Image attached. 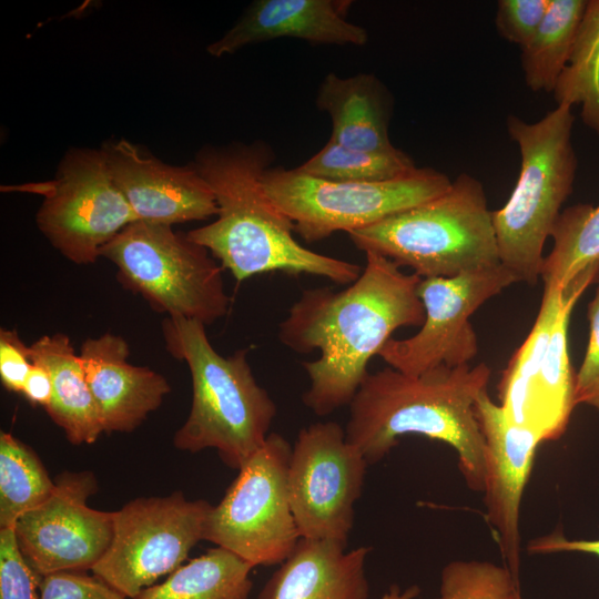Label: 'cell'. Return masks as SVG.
Segmentation results:
<instances>
[{
  "mask_svg": "<svg viewBox=\"0 0 599 599\" xmlns=\"http://www.w3.org/2000/svg\"><path fill=\"white\" fill-rule=\"evenodd\" d=\"M366 264L347 288H306L278 325L283 345L298 354L319 352L302 365L309 377L303 403L317 416L349 405L392 334L422 326L425 308L417 294L422 277L392 260L365 252Z\"/></svg>",
  "mask_w": 599,
  "mask_h": 599,
  "instance_id": "obj_1",
  "label": "cell"
},
{
  "mask_svg": "<svg viewBox=\"0 0 599 599\" xmlns=\"http://www.w3.org/2000/svg\"><path fill=\"white\" fill-rule=\"evenodd\" d=\"M273 156L263 142L202 150L194 166L214 193L217 214L187 237L204 246L237 282L282 272L352 284L363 268L301 245L292 221L265 193L262 175Z\"/></svg>",
  "mask_w": 599,
  "mask_h": 599,
  "instance_id": "obj_2",
  "label": "cell"
},
{
  "mask_svg": "<svg viewBox=\"0 0 599 599\" xmlns=\"http://www.w3.org/2000/svg\"><path fill=\"white\" fill-rule=\"evenodd\" d=\"M490 375L485 363L439 366L416 376L392 367L368 373L348 405L346 439L369 465L387 456L404 435L443 441L457 453L468 488L483 491L485 440L475 403Z\"/></svg>",
  "mask_w": 599,
  "mask_h": 599,
  "instance_id": "obj_3",
  "label": "cell"
},
{
  "mask_svg": "<svg viewBox=\"0 0 599 599\" xmlns=\"http://www.w3.org/2000/svg\"><path fill=\"white\" fill-rule=\"evenodd\" d=\"M166 351L183 361L192 380V403L173 445L182 451L217 450L222 460L240 469L265 443L276 405L256 382L247 349L229 357L219 354L205 325L166 316L162 322Z\"/></svg>",
  "mask_w": 599,
  "mask_h": 599,
  "instance_id": "obj_4",
  "label": "cell"
},
{
  "mask_svg": "<svg viewBox=\"0 0 599 599\" xmlns=\"http://www.w3.org/2000/svg\"><path fill=\"white\" fill-rule=\"evenodd\" d=\"M573 122L568 104H557L532 123L514 114L506 120L519 149L520 170L506 204L493 211V222L500 263L528 285L540 278L545 242L573 189L578 169Z\"/></svg>",
  "mask_w": 599,
  "mask_h": 599,
  "instance_id": "obj_5",
  "label": "cell"
},
{
  "mask_svg": "<svg viewBox=\"0 0 599 599\" xmlns=\"http://www.w3.org/2000/svg\"><path fill=\"white\" fill-rule=\"evenodd\" d=\"M347 234L364 253L383 255L422 278L500 264L484 185L465 172L440 195Z\"/></svg>",
  "mask_w": 599,
  "mask_h": 599,
  "instance_id": "obj_6",
  "label": "cell"
},
{
  "mask_svg": "<svg viewBox=\"0 0 599 599\" xmlns=\"http://www.w3.org/2000/svg\"><path fill=\"white\" fill-rule=\"evenodd\" d=\"M101 256L115 265L119 283L155 312L205 326L229 312L224 268L172 225L135 221L101 250Z\"/></svg>",
  "mask_w": 599,
  "mask_h": 599,
  "instance_id": "obj_7",
  "label": "cell"
},
{
  "mask_svg": "<svg viewBox=\"0 0 599 599\" xmlns=\"http://www.w3.org/2000/svg\"><path fill=\"white\" fill-rule=\"evenodd\" d=\"M262 184L270 200L292 221L295 233L313 243L425 203L444 193L451 181L432 167H417L380 182H336L270 166Z\"/></svg>",
  "mask_w": 599,
  "mask_h": 599,
  "instance_id": "obj_8",
  "label": "cell"
},
{
  "mask_svg": "<svg viewBox=\"0 0 599 599\" xmlns=\"http://www.w3.org/2000/svg\"><path fill=\"white\" fill-rule=\"evenodd\" d=\"M292 446L271 433L238 469L222 500L212 506L203 540L226 549L253 568L281 565L301 539L287 493Z\"/></svg>",
  "mask_w": 599,
  "mask_h": 599,
  "instance_id": "obj_9",
  "label": "cell"
},
{
  "mask_svg": "<svg viewBox=\"0 0 599 599\" xmlns=\"http://www.w3.org/2000/svg\"><path fill=\"white\" fill-rule=\"evenodd\" d=\"M212 506L187 500L182 491L131 500L113 511L111 544L92 573L134 599L183 565L204 538Z\"/></svg>",
  "mask_w": 599,
  "mask_h": 599,
  "instance_id": "obj_10",
  "label": "cell"
},
{
  "mask_svg": "<svg viewBox=\"0 0 599 599\" xmlns=\"http://www.w3.org/2000/svg\"><path fill=\"white\" fill-rule=\"evenodd\" d=\"M11 189L43 196L38 227L74 264L94 263L118 233L138 221L112 177L102 149L72 150L53 180Z\"/></svg>",
  "mask_w": 599,
  "mask_h": 599,
  "instance_id": "obj_11",
  "label": "cell"
},
{
  "mask_svg": "<svg viewBox=\"0 0 599 599\" xmlns=\"http://www.w3.org/2000/svg\"><path fill=\"white\" fill-rule=\"evenodd\" d=\"M368 465L336 422L300 430L288 463L287 493L301 538L347 546Z\"/></svg>",
  "mask_w": 599,
  "mask_h": 599,
  "instance_id": "obj_12",
  "label": "cell"
},
{
  "mask_svg": "<svg viewBox=\"0 0 599 599\" xmlns=\"http://www.w3.org/2000/svg\"><path fill=\"white\" fill-rule=\"evenodd\" d=\"M517 277L501 263L453 277L422 278L417 294L425 308L420 329L405 339L390 338L378 356L389 367L416 376L439 366L469 365L478 353L470 316Z\"/></svg>",
  "mask_w": 599,
  "mask_h": 599,
  "instance_id": "obj_13",
  "label": "cell"
},
{
  "mask_svg": "<svg viewBox=\"0 0 599 599\" xmlns=\"http://www.w3.org/2000/svg\"><path fill=\"white\" fill-rule=\"evenodd\" d=\"M54 483L50 497L14 525L20 551L41 578L92 570L113 537V511L88 506L98 490L93 471L65 470Z\"/></svg>",
  "mask_w": 599,
  "mask_h": 599,
  "instance_id": "obj_14",
  "label": "cell"
},
{
  "mask_svg": "<svg viewBox=\"0 0 599 599\" xmlns=\"http://www.w3.org/2000/svg\"><path fill=\"white\" fill-rule=\"evenodd\" d=\"M485 440L484 502L487 520L496 530L506 566L519 579V516L536 450L542 443L531 429L507 420L487 389L475 403Z\"/></svg>",
  "mask_w": 599,
  "mask_h": 599,
  "instance_id": "obj_15",
  "label": "cell"
},
{
  "mask_svg": "<svg viewBox=\"0 0 599 599\" xmlns=\"http://www.w3.org/2000/svg\"><path fill=\"white\" fill-rule=\"evenodd\" d=\"M102 151L138 221L173 225L216 216L214 193L194 165L165 164L124 139Z\"/></svg>",
  "mask_w": 599,
  "mask_h": 599,
  "instance_id": "obj_16",
  "label": "cell"
},
{
  "mask_svg": "<svg viewBox=\"0 0 599 599\" xmlns=\"http://www.w3.org/2000/svg\"><path fill=\"white\" fill-rule=\"evenodd\" d=\"M79 353L103 433L133 432L171 392L162 374L129 362L130 346L120 335L87 338Z\"/></svg>",
  "mask_w": 599,
  "mask_h": 599,
  "instance_id": "obj_17",
  "label": "cell"
},
{
  "mask_svg": "<svg viewBox=\"0 0 599 599\" xmlns=\"http://www.w3.org/2000/svg\"><path fill=\"white\" fill-rule=\"evenodd\" d=\"M351 4L346 0H256L232 29L207 47V52L221 58L244 45L280 38L364 45L367 31L346 19Z\"/></svg>",
  "mask_w": 599,
  "mask_h": 599,
  "instance_id": "obj_18",
  "label": "cell"
},
{
  "mask_svg": "<svg viewBox=\"0 0 599 599\" xmlns=\"http://www.w3.org/2000/svg\"><path fill=\"white\" fill-rule=\"evenodd\" d=\"M369 547L301 538L257 599H368L365 562Z\"/></svg>",
  "mask_w": 599,
  "mask_h": 599,
  "instance_id": "obj_19",
  "label": "cell"
},
{
  "mask_svg": "<svg viewBox=\"0 0 599 599\" xmlns=\"http://www.w3.org/2000/svg\"><path fill=\"white\" fill-rule=\"evenodd\" d=\"M598 275L599 264H595L565 288L564 301L529 395L524 427L535 432L542 443L564 435L576 407L575 374L568 349L569 319L575 304Z\"/></svg>",
  "mask_w": 599,
  "mask_h": 599,
  "instance_id": "obj_20",
  "label": "cell"
},
{
  "mask_svg": "<svg viewBox=\"0 0 599 599\" xmlns=\"http://www.w3.org/2000/svg\"><path fill=\"white\" fill-rule=\"evenodd\" d=\"M393 98L372 73L342 78L328 73L322 81L316 105L332 122L331 140L355 150L388 152L396 149L389 138Z\"/></svg>",
  "mask_w": 599,
  "mask_h": 599,
  "instance_id": "obj_21",
  "label": "cell"
},
{
  "mask_svg": "<svg viewBox=\"0 0 599 599\" xmlns=\"http://www.w3.org/2000/svg\"><path fill=\"white\" fill-rule=\"evenodd\" d=\"M32 359L42 364L52 379L49 417L72 445L93 444L103 433L80 353L63 333L43 335L30 345Z\"/></svg>",
  "mask_w": 599,
  "mask_h": 599,
  "instance_id": "obj_22",
  "label": "cell"
},
{
  "mask_svg": "<svg viewBox=\"0 0 599 599\" xmlns=\"http://www.w3.org/2000/svg\"><path fill=\"white\" fill-rule=\"evenodd\" d=\"M252 569L233 552L212 548L134 599H247L253 587Z\"/></svg>",
  "mask_w": 599,
  "mask_h": 599,
  "instance_id": "obj_23",
  "label": "cell"
},
{
  "mask_svg": "<svg viewBox=\"0 0 599 599\" xmlns=\"http://www.w3.org/2000/svg\"><path fill=\"white\" fill-rule=\"evenodd\" d=\"M588 0H549L531 39L521 47L526 85L552 93L571 57Z\"/></svg>",
  "mask_w": 599,
  "mask_h": 599,
  "instance_id": "obj_24",
  "label": "cell"
},
{
  "mask_svg": "<svg viewBox=\"0 0 599 599\" xmlns=\"http://www.w3.org/2000/svg\"><path fill=\"white\" fill-rule=\"evenodd\" d=\"M565 288L544 285L534 326L504 369L498 389L500 407L511 424L524 427L525 412L558 317Z\"/></svg>",
  "mask_w": 599,
  "mask_h": 599,
  "instance_id": "obj_25",
  "label": "cell"
},
{
  "mask_svg": "<svg viewBox=\"0 0 599 599\" xmlns=\"http://www.w3.org/2000/svg\"><path fill=\"white\" fill-rule=\"evenodd\" d=\"M550 236L554 246L540 278L544 285L566 288L582 271L599 264V205L579 203L562 210Z\"/></svg>",
  "mask_w": 599,
  "mask_h": 599,
  "instance_id": "obj_26",
  "label": "cell"
},
{
  "mask_svg": "<svg viewBox=\"0 0 599 599\" xmlns=\"http://www.w3.org/2000/svg\"><path fill=\"white\" fill-rule=\"evenodd\" d=\"M55 487L35 451L12 434L0 433V528L14 527Z\"/></svg>",
  "mask_w": 599,
  "mask_h": 599,
  "instance_id": "obj_27",
  "label": "cell"
},
{
  "mask_svg": "<svg viewBox=\"0 0 599 599\" xmlns=\"http://www.w3.org/2000/svg\"><path fill=\"white\" fill-rule=\"evenodd\" d=\"M554 97L581 106V120L599 136V0H588L576 43Z\"/></svg>",
  "mask_w": 599,
  "mask_h": 599,
  "instance_id": "obj_28",
  "label": "cell"
},
{
  "mask_svg": "<svg viewBox=\"0 0 599 599\" xmlns=\"http://www.w3.org/2000/svg\"><path fill=\"white\" fill-rule=\"evenodd\" d=\"M416 169L413 159L397 148L388 152L362 151L331 139L317 153L295 167L303 174L336 182H380Z\"/></svg>",
  "mask_w": 599,
  "mask_h": 599,
  "instance_id": "obj_29",
  "label": "cell"
},
{
  "mask_svg": "<svg viewBox=\"0 0 599 599\" xmlns=\"http://www.w3.org/2000/svg\"><path fill=\"white\" fill-rule=\"evenodd\" d=\"M436 599H522L519 579L506 565L453 560L440 572Z\"/></svg>",
  "mask_w": 599,
  "mask_h": 599,
  "instance_id": "obj_30",
  "label": "cell"
},
{
  "mask_svg": "<svg viewBox=\"0 0 599 599\" xmlns=\"http://www.w3.org/2000/svg\"><path fill=\"white\" fill-rule=\"evenodd\" d=\"M41 579L20 551L14 527L0 528V599H39Z\"/></svg>",
  "mask_w": 599,
  "mask_h": 599,
  "instance_id": "obj_31",
  "label": "cell"
},
{
  "mask_svg": "<svg viewBox=\"0 0 599 599\" xmlns=\"http://www.w3.org/2000/svg\"><path fill=\"white\" fill-rule=\"evenodd\" d=\"M549 0H499L495 24L505 40L524 47L540 26Z\"/></svg>",
  "mask_w": 599,
  "mask_h": 599,
  "instance_id": "obj_32",
  "label": "cell"
},
{
  "mask_svg": "<svg viewBox=\"0 0 599 599\" xmlns=\"http://www.w3.org/2000/svg\"><path fill=\"white\" fill-rule=\"evenodd\" d=\"M39 599H129L92 573L62 571L42 577Z\"/></svg>",
  "mask_w": 599,
  "mask_h": 599,
  "instance_id": "obj_33",
  "label": "cell"
},
{
  "mask_svg": "<svg viewBox=\"0 0 599 599\" xmlns=\"http://www.w3.org/2000/svg\"><path fill=\"white\" fill-rule=\"evenodd\" d=\"M589 341L585 357L575 374V404L599 412V287L588 304Z\"/></svg>",
  "mask_w": 599,
  "mask_h": 599,
  "instance_id": "obj_34",
  "label": "cell"
},
{
  "mask_svg": "<svg viewBox=\"0 0 599 599\" xmlns=\"http://www.w3.org/2000/svg\"><path fill=\"white\" fill-rule=\"evenodd\" d=\"M33 365L30 346L26 345L16 329L0 331V379L9 392H22Z\"/></svg>",
  "mask_w": 599,
  "mask_h": 599,
  "instance_id": "obj_35",
  "label": "cell"
},
{
  "mask_svg": "<svg viewBox=\"0 0 599 599\" xmlns=\"http://www.w3.org/2000/svg\"><path fill=\"white\" fill-rule=\"evenodd\" d=\"M529 554L545 555L555 552H583L599 557V539L572 540L567 539L560 531L529 540L527 544Z\"/></svg>",
  "mask_w": 599,
  "mask_h": 599,
  "instance_id": "obj_36",
  "label": "cell"
},
{
  "mask_svg": "<svg viewBox=\"0 0 599 599\" xmlns=\"http://www.w3.org/2000/svg\"><path fill=\"white\" fill-rule=\"evenodd\" d=\"M21 394L34 406H41L44 409L49 406L52 398V379L42 364L33 361Z\"/></svg>",
  "mask_w": 599,
  "mask_h": 599,
  "instance_id": "obj_37",
  "label": "cell"
},
{
  "mask_svg": "<svg viewBox=\"0 0 599 599\" xmlns=\"http://www.w3.org/2000/svg\"><path fill=\"white\" fill-rule=\"evenodd\" d=\"M420 593L417 585H412L402 590L398 585H392L380 599H416Z\"/></svg>",
  "mask_w": 599,
  "mask_h": 599,
  "instance_id": "obj_38",
  "label": "cell"
},
{
  "mask_svg": "<svg viewBox=\"0 0 599 599\" xmlns=\"http://www.w3.org/2000/svg\"><path fill=\"white\" fill-rule=\"evenodd\" d=\"M597 281H598V284H599V275H598V277H597ZM598 287H599V286H598Z\"/></svg>",
  "mask_w": 599,
  "mask_h": 599,
  "instance_id": "obj_39",
  "label": "cell"
}]
</instances>
